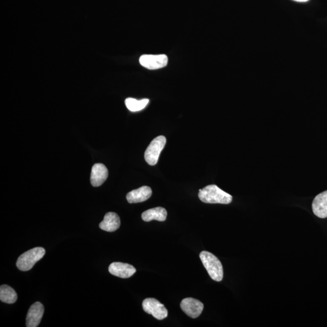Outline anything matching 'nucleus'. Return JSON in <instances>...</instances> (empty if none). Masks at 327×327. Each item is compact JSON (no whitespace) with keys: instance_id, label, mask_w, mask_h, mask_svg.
<instances>
[{"instance_id":"obj_1","label":"nucleus","mask_w":327,"mask_h":327,"mask_svg":"<svg viewBox=\"0 0 327 327\" xmlns=\"http://www.w3.org/2000/svg\"><path fill=\"white\" fill-rule=\"evenodd\" d=\"M198 197L202 202L207 204H228L233 200L232 195L214 184L199 190Z\"/></svg>"},{"instance_id":"obj_2","label":"nucleus","mask_w":327,"mask_h":327,"mask_svg":"<svg viewBox=\"0 0 327 327\" xmlns=\"http://www.w3.org/2000/svg\"><path fill=\"white\" fill-rule=\"evenodd\" d=\"M200 258L210 278L215 281H221L224 276L223 267L217 256L210 252L203 251L201 252Z\"/></svg>"},{"instance_id":"obj_3","label":"nucleus","mask_w":327,"mask_h":327,"mask_svg":"<svg viewBox=\"0 0 327 327\" xmlns=\"http://www.w3.org/2000/svg\"><path fill=\"white\" fill-rule=\"evenodd\" d=\"M45 254V249L42 247H35L27 251L18 258L16 262V267L20 271H29L37 262L43 258Z\"/></svg>"},{"instance_id":"obj_4","label":"nucleus","mask_w":327,"mask_h":327,"mask_svg":"<svg viewBox=\"0 0 327 327\" xmlns=\"http://www.w3.org/2000/svg\"><path fill=\"white\" fill-rule=\"evenodd\" d=\"M166 144V138L161 136L155 138L147 148L144 153L145 160L150 166H155L159 160L160 155Z\"/></svg>"},{"instance_id":"obj_5","label":"nucleus","mask_w":327,"mask_h":327,"mask_svg":"<svg viewBox=\"0 0 327 327\" xmlns=\"http://www.w3.org/2000/svg\"><path fill=\"white\" fill-rule=\"evenodd\" d=\"M143 309L145 312L152 315L158 320H163L168 316V311L165 306L155 298H147L143 302Z\"/></svg>"},{"instance_id":"obj_6","label":"nucleus","mask_w":327,"mask_h":327,"mask_svg":"<svg viewBox=\"0 0 327 327\" xmlns=\"http://www.w3.org/2000/svg\"><path fill=\"white\" fill-rule=\"evenodd\" d=\"M140 63L146 68L155 70L166 66L168 58L166 55H143L140 57Z\"/></svg>"},{"instance_id":"obj_7","label":"nucleus","mask_w":327,"mask_h":327,"mask_svg":"<svg viewBox=\"0 0 327 327\" xmlns=\"http://www.w3.org/2000/svg\"><path fill=\"white\" fill-rule=\"evenodd\" d=\"M181 308L190 318H197L203 311L204 305L199 300L188 298L181 301Z\"/></svg>"},{"instance_id":"obj_8","label":"nucleus","mask_w":327,"mask_h":327,"mask_svg":"<svg viewBox=\"0 0 327 327\" xmlns=\"http://www.w3.org/2000/svg\"><path fill=\"white\" fill-rule=\"evenodd\" d=\"M45 312L42 303L36 302L30 306L26 317V326L36 327L41 322Z\"/></svg>"},{"instance_id":"obj_9","label":"nucleus","mask_w":327,"mask_h":327,"mask_svg":"<svg viewBox=\"0 0 327 327\" xmlns=\"http://www.w3.org/2000/svg\"><path fill=\"white\" fill-rule=\"evenodd\" d=\"M110 274L121 278H129L136 273V268L133 265L126 263L113 262L109 265Z\"/></svg>"},{"instance_id":"obj_10","label":"nucleus","mask_w":327,"mask_h":327,"mask_svg":"<svg viewBox=\"0 0 327 327\" xmlns=\"http://www.w3.org/2000/svg\"><path fill=\"white\" fill-rule=\"evenodd\" d=\"M109 175L107 167L104 164H94L90 175V183L93 187H99L105 182Z\"/></svg>"},{"instance_id":"obj_11","label":"nucleus","mask_w":327,"mask_h":327,"mask_svg":"<svg viewBox=\"0 0 327 327\" xmlns=\"http://www.w3.org/2000/svg\"><path fill=\"white\" fill-rule=\"evenodd\" d=\"M312 209L316 217L327 218V190L317 195L313 201Z\"/></svg>"},{"instance_id":"obj_12","label":"nucleus","mask_w":327,"mask_h":327,"mask_svg":"<svg viewBox=\"0 0 327 327\" xmlns=\"http://www.w3.org/2000/svg\"><path fill=\"white\" fill-rule=\"evenodd\" d=\"M152 190L148 186H143L138 189L133 190L128 193L127 200L130 204L138 203L146 201L151 197Z\"/></svg>"},{"instance_id":"obj_13","label":"nucleus","mask_w":327,"mask_h":327,"mask_svg":"<svg viewBox=\"0 0 327 327\" xmlns=\"http://www.w3.org/2000/svg\"><path fill=\"white\" fill-rule=\"evenodd\" d=\"M120 225L119 216L113 212H109L104 216V220L101 222L99 226L101 230L113 232L120 228Z\"/></svg>"},{"instance_id":"obj_14","label":"nucleus","mask_w":327,"mask_h":327,"mask_svg":"<svg viewBox=\"0 0 327 327\" xmlns=\"http://www.w3.org/2000/svg\"><path fill=\"white\" fill-rule=\"evenodd\" d=\"M167 212L163 207H158L149 209L143 212L142 214L143 220L150 222L157 220L163 222L166 220Z\"/></svg>"},{"instance_id":"obj_15","label":"nucleus","mask_w":327,"mask_h":327,"mask_svg":"<svg viewBox=\"0 0 327 327\" xmlns=\"http://www.w3.org/2000/svg\"><path fill=\"white\" fill-rule=\"evenodd\" d=\"M17 298V294L11 286L7 285L1 286V287H0V299H1V301L11 304V303H15Z\"/></svg>"},{"instance_id":"obj_16","label":"nucleus","mask_w":327,"mask_h":327,"mask_svg":"<svg viewBox=\"0 0 327 327\" xmlns=\"http://www.w3.org/2000/svg\"><path fill=\"white\" fill-rule=\"evenodd\" d=\"M149 103V99L137 100L132 98H128L125 101L126 106L131 112H138L144 109Z\"/></svg>"},{"instance_id":"obj_17","label":"nucleus","mask_w":327,"mask_h":327,"mask_svg":"<svg viewBox=\"0 0 327 327\" xmlns=\"http://www.w3.org/2000/svg\"><path fill=\"white\" fill-rule=\"evenodd\" d=\"M293 1H295L297 2H306L309 1V0H293Z\"/></svg>"}]
</instances>
